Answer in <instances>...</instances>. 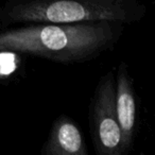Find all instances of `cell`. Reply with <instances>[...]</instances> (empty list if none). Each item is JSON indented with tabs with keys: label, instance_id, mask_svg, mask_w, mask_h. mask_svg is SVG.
<instances>
[{
	"label": "cell",
	"instance_id": "6da1fadb",
	"mask_svg": "<svg viewBox=\"0 0 155 155\" xmlns=\"http://www.w3.org/2000/svg\"><path fill=\"white\" fill-rule=\"evenodd\" d=\"M123 33L116 22L26 24L0 30V53L26 54L70 65L94 60L113 49Z\"/></svg>",
	"mask_w": 155,
	"mask_h": 155
},
{
	"label": "cell",
	"instance_id": "7a4b0ae2",
	"mask_svg": "<svg viewBox=\"0 0 155 155\" xmlns=\"http://www.w3.org/2000/svg\"><path fill=\"white\" fill-rule=\"evenodd\" d=\"M148 13L141 0H7L0 8V26L19 24L139 22Z\"/></svg>",
	"mask_w": 155,
	"mask_h": 155
},
{
	"label": "cell",
	"instance_id": "3957f363",
	"mask_svg": "<svg viewBox=\"0 0 155 155\" xmlns=\"http://www.w3.org/2000/svg\"><path fill=\"white\" fill-rule=\"evenodd\" d=\"M115 87V72L110 70L98 82L89 106L91 139L99 155H124L129 152L117 118Z\"/></svg>",
	"mask_w": 155,
	"mask_h": 155
},
{
	"label": "cell",
	"instance_id": "277c9868",
	"mask_svg": "<svg viewBox=\"0 0 155 155\" xmlns=\"http://www.w3.org/2000/svg\"><path fill=\"white\" fill-rule=\"evenodd\" d=\"M115 106L118 122L122 131L123 141L127 150H131L138 130L139 110L138 101L134 89L133 80L127 63L121 62L115 73Z\"/></svg>",
	"mask_w": 155,
	"mask_h": 155
},
{
	"label": "cell",
	"instance_id": "5b68a950",
	"mask_svg": "<svg viewBox=\"0 0 155 155\" xmlns=\"http://www.w3.org/2000/svg\"><path fill=\"white\" fill-rule=\"evenodd\" d=\"M41 155H87L86 142L80 127L72 118L62 114L52 123Z\"/></svg>",
	"mask_w": 155,
	"mask_h": 155
}]
</instances>
